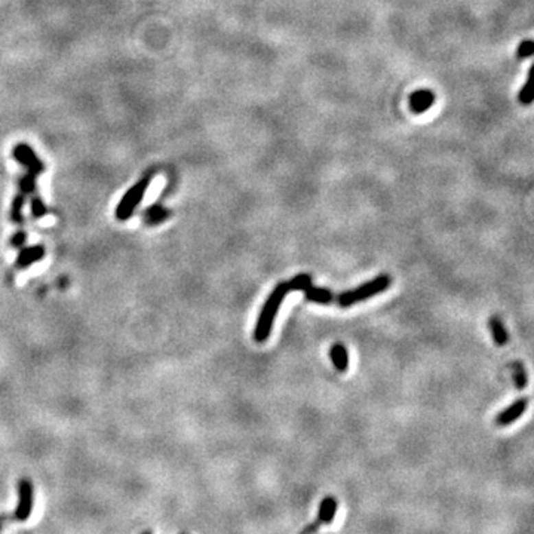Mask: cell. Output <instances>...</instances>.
<instances>
[{
    "instance_id": "15",
    "label": "cell",
    "mask_w": 534,
    "mask_h": 534,
    "mask_svg": "<svg viewBox=\"0 0 534 534\" xmlns=\"http://www.w3.org/2000/svg\"><path fill=\"white\" fill-rule=\"evenodd\" d=\"M36 176H33L32 172H27L25 176L21 177L20 180V193H23V195H30V193H33L36 190Z\"/></svg>"
},
{
    "instance_id": "14",
    "label": "cell",
    "mask_w": 534,
    "mask_h": 534,
    "mask_svg": "<svg viewBox=\"0 0 534 534\" xmlns=\"http://www.w3.org/2000/svg\"><path fill=\"white\" fill-rule=\"evenodd\" d=\"M24 204H25V195H23V193H18V195L14 198L12 205H11V220L14 223L23 222Z\"/></svg>"
},
{
    "instance_id": "10",
    "label": "cell",
    "mask_w": 534,
    "mask_h": 534,
    "mask_svg": "<svg viewBox=\"0 0 534 534\" xmlns=\"http://www.w3.org/2000/svg\"><path fill=\"white\" fill-rule=\"evenodd\" d=\"M171 217V211L162 205H152L150 208L146 209L144 213V222L149 226H158Z\"/></svg>"
},
{
    "instance_id": "20",
    "label": "cell",
    "mask_w": 534,
    "mask_h": 534,
    "mask_svg": "<svg viewBox=\"0 0 534 534\" xmlns=\"http://www.w3.org/2000/svg\"><path fill=\"white\" fill-rule=\"evenodd\" d=\"M533 100V94H531V78H529L527 84H526V88H524L521 91V101L522 103H531Z\"/></svg>"
},
{
    "instance_id": "11",
    "label": "cell",
    "mask_w": 534,
    "mask_h": 534,
    "mask_svg": "<svg viewBox=\"0 0 534 534\" xmlns=\"http://www.w3.org/2000/svg\"><path fill=\"white\" fill-rule=\"evenodd\" d=\"M329 358L340 373L347 371L349 355H347V349L342 343H336L333 347H331Z\"/></svg>"
},
{
    "instance_id": "22",
    "label": "cell",
    "mask_w": 534,
    "mask_h": 534,
    "mask_svg": "<svg viewBox=\"0 0 534 534\" xmlns=\"http://www.w3.org/2000/svg\"><path fill=\"white\" fill-rule=\"evenodd\" d=\"M143 534H152V533H150V531H144Z\"/></svg>"
},
{
    "instance_id": "5",
    "label": "cell",
    "mask_w": 534,
    "mask_h": 534,
    "mask_svg": "<svg viewBox=\"0 0 534 534\" xmlns=\"http://www.w3.org/2000/svg\"><path fill=\"white\" fill-rule=\"evenodd\" d=\"M33 511V484L27 478L18 483V506L15 511V518L18 521L29 520Z\"/></svg>"
},
{
    "instance_id": "3",
    "label": "cell",
    "mask_w": 534,
    "mask_h": 534,
    "mask_svg": "<svg viewBox=\"0 0 534 534\" xmlns=\"http://www.w3.org/2000/svg\"><path fill=\"white\" fill-rule=\"evenodd\" d=\"M150 180H152L150 176L143 177L140 181L135 183L134 186L125 193L124 198L121 199V202H119V205L116 208V218L117 220L125 222V220L132 217L134 211L137 209L138 205H140V202L144 198L147 189H149Z\"/></svg>"
},
{
    "instance_id": "21",
    "label": "cell",
    "mask_w": 534,
    "mask_h": 534,
    "mask_svg": "<svg viewBox=\"0 0 534 534\" xmlns=\"http://www.w3.org/2000/svg\"><path fill=\"white\" fill-rule=\"evenodd\" d=\"M531 54H533V42H531V40H527L526 43H522V45H521L520 55H521V57H530Z\"/></svg>"
},
{
    "instance_id": "9",
    "label": "cell",
    "mask_w": 534,
    "mask_h": 534,
    "mask_svg": "<svg viewBox=\"0 0 534 534\" xmlns=\"http://www.w3.org/2000/svg\"><path fill=\"white\" fill-rule=\"evenodd\" d=\"M301 291L306 294V299L309 301H313V303H318V305H329V303H333V292L325 290V288H316L313 287V283L309 282L306 283L305 287L301 288Z\"/></svg>"
},
{
    "instance_id": "6",
    "label": "cell",
    "mask_w": 534,
    "mask_h": 534,
    "mask_svg": "<svg viewBox=\"0 0 534 534\" xmlns=\"http://www.w3.org/2000/svg\"><path fill=\"white\" fill-rule=\"evenodd\" d=\"M14 158L27 168V172H32L33 176L38 177L39 174L45 171V165L32 150L30 146L27 144H16L14 147Z\"/></svg>"
},
{
    "instance_id": "8",
    "label": "cell",
    "mask_w": 534,
    "mask_h": 534,
    "mask_svg": "<svg viewBox=\"0 0 534 534\" xmlns=\"http://www.w3.org/2000/svg\"><path fill=\"white\" fill-rule=\"evenodd\" d=\"M46 251L42 245H33V246H23L20 250V254L16 257V267L20 269H25L32 264L40 262L45 257Z\"/></svg>"
},
{
    "instance_id": "17",
    "label": "cell",
    "mask_w": 534,
    "mask_h": 534,
    "mask_svg": "<svg viewBox=\"0 0 534 534\" xmlns=\"http://www.w3.org/2000/svg\"><path fill=\"white\" fill-rule=\"evenodd\" d=\"M309 282H312V278L309 275H299L288 282V288L290 291H296V290L300 291L303 288V285H306Z\"/></svg>"
},
{
    "instance_id": "2",
    "label": "cell",
    "mask_w": 534,
    "mask_h": 534,
    "mask_svg": "<svg viewBox=\"0 0 534 534\" xmlns=\"http://www.w3.org/2000/svg\"><path fill=\"white\" fill-rule=\"evenodd\" d=\"M389 285H391L389 276L382 275V276H379V278H375L370 282H365L359 288L342 292L337 297V303H338V306L349 307L352 305H356V303H361L364 300L371 299L373 296H375V294H380V292L386 291L389 288Z\"/></svg>"
},
{
    "instance_id": "7",
    "label": "cell",
    "mask_w": 534,
    "mask_h": 534,
    "mask_svg": "<svg viewBox=\"0 0 534 534\" xmlns=\"http://www.w3.org/2000/svg\"><path fill=\"white\" fill-rule=\"evenodd\" d=\"M527 405H529V399L527 398L518 399L517 402L512 404L511 407H508L504 411H502L499 416L496 417V425L500 426V428H504V426L511 425V423L517 421L522 416V413L527 410Z\"/></svg>"
},
{
    "instance_id": "4",
    "label": "cell",
    "mask_w": 534,
    "mask_h": 534,
    "mask_svg": "<svg viewBox=\"0 0 534 534\" xmlns=\"http://www.w3.org/2000/svg\"><path fill=\"white\" fill-rule=\"evenodd\" d=\"M337 506L338 504H337L336 497L327 496L325 499L319 503L316 518L313 520L309 526L301 531V534H316L321 530V527L328 526V524L333 522L336 518V513H337Z\"/></svg>"
},
{
    "instance_id": "19",
    "label": "cell",
    "mask_w": 534,
    "mask_h": 534,
    "mask_svg": "<svg viewBox=\"0 0 534 534\" xmlns=\"http://www.w3.org/2000/svg\"><path fill=\"white\" fill-rule=\"evenodd\" d=\"M27 242V233L25 232H16L15 235L11 236V241H9V244H11V246L14 248H18V250H21V248L25 245Z\"/></svg>"
},
{
    "instance_id": "12",
    "label": "cell",
    "mask_w": 534,
    "mask_h": 534,
    "mask_svg": "<svg viewBox=\"0 0 534 534\" xmlns=\"http://www.w3.org/2000/svg\"><path fill=\"white\" fill-rule=\"evenodd\" d=\"M432 101H434V94L429 91H419L416 92L411 97V107L414 112H425V110H428L432 104Z\"/></svg>"
},
{
    "instance_id": "16",
    "label": "cell",
    "mask_w": 534,
    "mask_h": 534,
    "mask_svg": "<svg viewBox=\"0 0 534 534\" xmlns=\"http://www.w3.org/2000/svg\"><path fill=\"white\" fill-rule=\"evenodd\" d=\"M48 213V208L43 204V200L39 196H34L32 199V216L34 218H42Z\"/></svg>"
},
{
    "instance_id": "18",
    "label": "cell",
    "mask_w": 534,
    "mask_h": 534,
    "mask_svg": "<svg viewBox=\"0 0 534 534\" xmlns=\"http://www.w3.org/2000/svg\"><path fill=\"white\" fill-rule=\"evenodd\" d=\"M515 382H517V388L524 389L527 384V374L524 371V367L520 364L515 365Z\"/></svg>"
},
{
    "instance_id": "13",
    "label": "cell",
    "mask_w": 534,
    "mask_h": 534,
    "mask_svg": "<svg viewBox=\"0 0 534 534\" xmlns=\"http://www.w3.org/2000/svg\"><path fill=\"white\" fill-rule=\"evenodd\" d=\"M490 328L493 333V338L497 346H504L508 343V331H506L504 325L502 324V321L499 318H491L490 321Z\"/></svg>"
},
{
    "instance_id": "1",
    "label": "cell",
    "mask_w": 534,
    "mask_h": 534,
    "mask_svg": "<svg viewBox=\"0 0 534 534\" xmlns=\"http://www.w3.org/2000/svg\"><path fill=\"white\" fill-rule=\"evenodd\" d=\"M288 292H290L288 282H281L278 287L273 290L270 297L267 299V301L264 303V306L260 312L259 321H257L255 329H254L255 342L263 343V342H266L267 338H269V336L272 333L275 318H276V315H278L282 301Z\"/></svg>"
}]
</instances>
